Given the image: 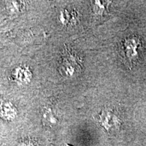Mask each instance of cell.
<instances>
[{
  "label": "cell",
  "mask_w": 146,
  "mask_h": 146,
  "mask_svg": "<svg viewBox=\"0 0 146 146\" xmlns=\"http://www.w3.org/2000/svg\"><path fill=\"white\" fill-rule=\"evenodd\" d=\"M12 110V109L11 108V106L8 104H2L1 105V107H0V112H1V115L3 116V117L7 118L9 115L12 114V112L11 111Z\"/></svg>",
  "instance_id": "3"
},
{
  "label": "cell",
  "mask_w": 146,
  "mask_h": 146,
  "mask_svg": "<svg viewBox=\"0 0 146 146\" xmlns=\"http://www.w3.org/2000/svg\"><path fill=\"white\" fill-rule=\"evenodd\" d=\"M101 123L107 130H109L114 127H118V120L112 113L109 111H106L102 113L101 116Z\"/></svg>",
  "instance_id": "1"
},
{
  "label": "cell",
  "mask_w": 146,
  "mask_h": 146,
  "mask_svg": "<svg viewBox=\"0 0 146 146\" xmlns=\"http://www.w3.org/2000/svg\"><path fill=\"white\" fill-rule=\"evenodd\" d=\"M43 122L45 125L52 127L58 123V118L56 115L50 109H47L45 111L43 116Z\"/></svg>",
  "instance_id": "2"
},
{
  "label": "cell",
  "mask_w": 146,
  "mask_h": 146,
  "mask_svg": "<svg viewBox=\"0 0 146 146\" xmlns=\"http://www.w3.org/2000/svg\"><path fill=\"white\" fill-rule=\"evenodd\" d=\"M21 146H35V145L31 143H23Z\"/></svg>",
  "instance_id": "4"
}]
</instances>
